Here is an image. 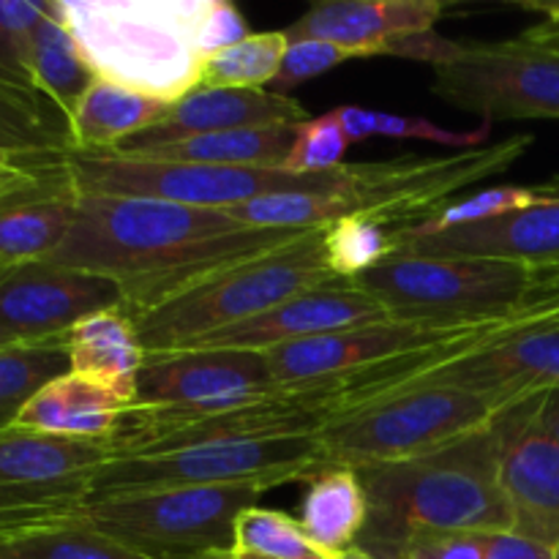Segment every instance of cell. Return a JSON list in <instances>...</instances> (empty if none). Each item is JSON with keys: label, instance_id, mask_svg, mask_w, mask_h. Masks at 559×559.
<instances>
[{"label": "cell", "instance_id": "cell-19", "mask_svg": "<svg viewBox=\"0 0 559 559\" xmlns=\"http://www.w3.org/2000/svg\"><path fill=\"white\" fill-rule=\"evenodd\" d=\"M385 320H393V317L388 314V309L374 295L349 282H336L298 295V298L287 300V304L276 306V309L265 311L249 322L207 333V336L197 338L180 349H254V353H267L273 347H284V344L306 342V338L328 336V333Z\"/></svg>", "mask_w": 559, "mask_h": 559}, {"label": "cell", "instance_id": "cell-42", "mask_svg": "<svg viewBox=\"0 0 559 559\" xmlns=\"http://www.w3.org/2000/svg\"><path fill=\"white\" fill-rule=\"evenodd\" d=\"M555 546L540 544L522 533H495L486 540V559H555Z\"/></svg>", "mask_w": 559, "mask_h": 559}, {"label": "cell", "instance_id": "cell-23", "mask_svg": "<svg viewBox=\"0 0 559 559\" xmlns=\"http://www.w3.org/2000/svg\"><path fill=\"white\" fill-rule=\"evenodd\" d=\"M126 413H129V404L123 399L69 371L44 385L27 402L11 429L69 437V440L109 442Z\"/></svg>", "mask_w": 559, "mask_h": 559}, {"label": "cell", "instance_id": "cell-44", "mask_svg": "<svg viewBox=\"0 0 559 559\" xmlns=\"http://www.w3.org/2000/svg\"><path fill=\"white\" fill-rule=\"evenodd\" d=\"M52 162H58V158H44V162H27V164H16V167H9V169H0V200L14 194V191L25 189V186H31L33 180H38V175L44 173V167Z\"/></svg>", "mask_w": 559, "mask_h": 559}, {"label": "cell", "instance_id": "cell-40", "mask_svg": "<svg viewBox=\"0 0 559 559\" xmlns=\"http://www.w3.org/2000/svg\"><path fill=\"white\" fill-rule=\"evenodd\" d=\"M251 36L246 16L227 0H200L194 20V49L202 60L216 58L224 49L235 47Z\"/></svg>", "mask_w": 559, "mask_h": 559}, {"label": "cell", "instance_id": "cell-37", "mask_svg": "<svg viewBox=\"0 0 559 559\" xmlns=\"http://www.w3.org/2000/svg\"><path fill=\"white\" fill-rule=\"evenodd\" d=\"M349 140L338 123L336 112L309 118L298 126L295 145L289 151L284 169L293 175H328L344 167V153Z\"/></svg>", "mask_w": 559, "mask_h": 559}, {"label": "cell", "instance_id": "cell-16", "mask_svg": "<svg viewBox=\"0 0 559 559\" xmlns=\"http://www.w3.org/2000/svg\"><path fill=\"white\" fill-rule=\"evenodd\" d=\"M123 304V289L112 278L47 260L22 262L0 278V331L14 344L52 342Z\"/></svg>", "mask_w": 559, "mask_h": 559}, {"label": "cell", "instance_id": "cell-6", "mask_svg": "<svg viewBox=\"0 0 559 559\" xmlns=\"http://www.w3.org/2000/svg\"><path fill=\"white\" fill-rule=\"evenodd\" d=\"M63 164L80 197H147L211 211H229L267 194L333 191L347 183V164L328 175H293L287 169L213 167L80 151L66 153Z\"/></svg>", "mask_w": 559, "mask_h": 559}, {"label": "cell", "instance_id": "cell-35", "mask_svg": "<svg viewBox=\"0 0 559 559\" xmlns=\"http://www.w3.org/2000/svg\"><path fill=\"white\" fill-rule=\"evenodd\" d=\"M533 200L535 186H495V189H484L473 197L451 200L448 205H442L440 211L431 213L426 222H420L418 227L399 233V238H404V235H437L448 233V229L473 227V224H484L489 222V218L522 211V207L530 205Z\"/></svg>", "mask_w": 559, "mask_h": 559}, {"label": "cell", "instance_id": "cell-32", "mask_svg": "<svg viewBox=\"0 0 559 559\" xmlns=\"http://www.w3.org/2000/svg\"><path fill=\"white\" fill-rule=\"evenodd\" d=\"M322 249H325V260L333 276L338 282H355L364 273L391 260L399 251V240L396 233L388 229L385 224L358 213V216L328 224Z\"/></svg>", "mask_w": 559, "mask_h": 559}, {"label": "cell", "instance_id": "cell-47", "mask_svg": "<svg viewBox=\"0 0 559 559\" xmlns=\"http://www.w3.org/2000/svg\"><path fill=\"white\" fill-rule=\"evenodd\" d=\"M16 164H27V162H25V158H16V156H11V153L0 151V169L16 167Z\"/></svg>", "mask_w": 559, "mask_h": 559}, {"label": "cell", "instance_id": "cell-51", "mask_svg": "<svg viewBox=\"0 0 559 559\" xmlns=\"http://www.w3.org/2000/svg\"><path fill=\"white\" fill-rule=\"evenodd\" d=\"M235 559H262V557H235Z\"/></svg>", "mask_w": 559, "mask_h": 559}, {"label": "cell", "instance_id": "cell-20", "mask_svg": "<svg viewBox=\"0 0 559 559\" xmlns=\"http://www.w3.org/2000/svg\"><path fill=\"white\" fill-rule=\"evenodd\" d=\"M304 104L273 91H238V87H197L175 102L156 126L131 136L118 147L120 156H145L156 147L191 136L222 134V131L262 129V126L306 123Z\"/></svg>", "mask_w": 559, "mask_h": 559}, {"label": "cell", "instance_id": "cell-3", "mask_svg": "<svg viewBox=\"0 0 559 559\" xmlns=\"http://www.w3.org/2000/svg\"><path fill=\"white\" fill-rule=\"evenodd\" d=\"M98 80L175 104L202 85L200 0H55Z\"/></svg>", "mask_w": 559, "mask_h": 559}, {"label": "cell", "instance_id": "cell-12", "mask_svg": "<svg viewBox=\"0 0 559 559\" xmlns=\"http://www.w3.org/2000/svg\"><path fill=\"white\" fill-rule=\"evenodd\" d=\"M109 442L9 429L0 435V535L80 511Z\"/></svg>", "mask_w": 559, "mask_h": 559}, {"label": "cell", "instance_id": "cell-7", "mask_svg": "<svg viewBox=\"0 0 559 559\" xmlns=\"http://www.w3.org/2000/svg\"><path fill=\"white\" fill-rule=\"evenodd\" d=\"M506 409L495 399L462 388H415L322 431L325 469H364L426 456L486 429Z\"/></svg>", "mask_w": 559, "mask_h": 559}, {"label": "cell", "instance_id": "cell-21", "mask_svg": "<svg viewBox=\"0 0 559 559\" xmlns=\"http://www.w3.org/2000/svg\"><path fill=\"white\" fill-rule=\"evenodd\" d=\"M442 0H325L287 27V38H320L358 58L385 55L393 41L437 31Z\"/></svg>", "mask_w": 559, "mask_h": 559}, {"label": "cell", "instance_id": "cell-1", "mask_svg": "<svg viewBox=\"0 0 559 559\" xmlns=\"http://www.w3.org/2000/svg\"><path fill=\"white\" fill-rule=\"evenodd\" d=\"M304 233L243 227L227 211L147 197H76L69 238L47 262L112 278L123 289V311L136 314Z\"/></svg>", "mask_w": 559, "mask_h": 559}, {"label": "cell", "instance_id": "cell-29", "mask_svg": "<svg viewBox=\"0 0 559 559\" xmlns=\"http://www.w3.org/2000/svg\"><path fill=\"white\" fill-rule=\"evenodd\" d=\"M0 151L25 162L66 156L71 151L69 120L41 93L0 82Z\"/></svg>", "mask_w": 559, "mask_h": 559}, {"label": "cell", "instance_id": "cell-41", "mask_svg": "<svg viewBox=\"0 0 559 559\" xmlns=\"http://www.w3.org/2000/svg\"><path fill=\"white\" fill-rule=\"evenodd\" d=\"M486 540L480 533H418L399 559H486Z\"/></svg>", "mask_w": 559, "mask_h": 559}, {"label": "cell", "instance_id": "cell-24", "mask_svg": "<svg viewBox=\"0 0 559 559\" xmlns=\"http://www.w3.org/2000/svg\"><path fill=\"white\" fill-rule=\"evenodd\" d=\"M71 374L107 388L126 404H134L136 377L145 349L123 309L98 311L66 333Z\"/></svg>", "mask_w": 559, "mask_h": 559}, {"label": "cell", "instance_id": "cell-43", "mask_svg": "<svg viewBox=\"0 0 559 559\" xmlns=\"http://www.w3.org/2000/svg\"><path fill=\"white\" fill-rule=\"evenodd\" d=\"M524 9L538 11L540 20L522 31V38L533 47L559 55V0L557 3H524Z\"/></svg>", "mask_w": 559, "mask_h": 559}, {"label": "cell", "instance_id": "cell-2", "mask_svg": "<svg viewBox=\"0 0 559 559\" xmlns=\"http://www.w3.org/2000/svg\"><path fill=\"white\" fill-rule=\"evenodd\" d=\"M369 519L358 549L399 559L418 533L513 530V511L500 484V418L486 429L426 456L358 469Z\"/></svg>", "mask_w": 559, "mask_h": 559}, {"label": "cell", "instance_id": "cell-8", "mask_svg": "<svg viewBox=\"0 0 559 559\" xmlns=\"http://www.w3.org/2000/svg\"><path fill=\"white\" fill-rule=\"evenodd\" d=\"M533 134H516L451 156H402L391 162L347 164V183L328 194V218H377L399 233L418 227L467 186L511 169L533 147Z\"/></svg>", "mask_w": 559, "mask_h": 559}, {"label": "cell", "instance_id": "cell-18", "mask_svg": "<svg viewBox=\"0 0 559 559\" xmlns=\"http://www.w3.org/2000/svg\"><path fill=\"white\" fill-rule=\"evenodd\" d=\"M396 254L478 257V260L516 262L544 273L557 271L559 178L535 186V200L508 216L437 235H404L399 238Z\"/></svg>", "mask_w": 559, "mask_h": 559}, {"label": "cell", "instance_id": "cell-33", "mask_svg": "<svg viewBox=\"0 0 559 559\" xmlns=\"http://www.w3.org/2000/svg\"><path fill=\"white\" fill-rule=\"evenodd\" d=\"M287 33H251L235 47L224 49L216 58L202 66L200 87H238V91H262L278 74L284 52H287Z\"/></svg>", "mask_w": 559, "mask_h": 559}, {"label": "cell", "instance_id": "cell-5", "mask_svg": "<svg viewBox=\"0 0 559 559\" xmlns=\"http://www.w3.org/2000/svg\"><path fill=\"white\" fill-rule=\"evenodd\" d=\"M393 320H478L511 314L546 295V273L478 257L393 254L355 278Z\"/></svg>", "mask_w": 559, "mask_h": 559}, {"label": "cell", "instance_id": "cell-46", "mask_svg": "<svg viewBox=\"0 0 559 559\" xmlns=\"http://www.w3.org/2000/svg\"><path fill=\"white\" fill-rule=\"evenodd\" d=\"M333 559H377V557H371L369 551H364V549H358V546H353V549L342 551V555L333 557Z\"/></svg>", "mask_w": 559, "mask_h": 559}, {"label": "cell", "instance_id": "cell-45", "mask_svg": "<svg viewBox=\"0 0 559 559\" xmlns=\"http://www.w3.org/2000/svg\"><path fill=\"white\" fill-rule=\"evenodd\" d=\"M538 418L549 429V435L559 442V391L538 396Z\"/></svg>", "mask_w": 559, "mask_h": 559}, {"label": "cell", "instance_id": "cell-11", "mask_svg": "<svg viewBox=\"0 0 559 559\" xmlns=\"http://www.w3.org/2000/svg\"><path fill=\"white\" fill-rule=\"evenodd\" d=\"M431 93L484 123L559 120V55L522 36L462 41L456 58L435 66Z\"/></svg>", "mask_w": 559, "mask_h": 559}, {"label": "cell", "instance_id": "cell-30", "mask_svg": "<svg viewBox=\"0 0 559 559\" xmlns=\"http://www.w3.org/2000/svg\"><path fill=\"white\" fill-rule=\"evenodd\" d=\"M0 559H147L93 530L80 511L0 535Z\"/></svg>", "mask_w": 559, "mask_h": 559}, {"label": "cell", "instance_id": "cell-34", "mask_svg": "<svg viewBox=\"0 0 559 559\" xmlns=\"http://www.w3.org/2000/svg\"><path fill=\"white\" fill-rule=\"evenodd\" d=\"M235 557L262 559H331L322 555L298 519L251 506L235 519Z\"/></svg>", "mask_w": 559, "mask_h": 559}, {"label": "cell", "instance_id": "cell-13", "mask_svg": "<svg viewBox=\"0 0 559 559\" xmlns=\"http://www.w3.org/2000/svg\"><path fill=\"white\" fill-rule=\"evenodd\" d=\"M426 385L484 393L502 407L559 391V293H549L508 333L426 377Z\"/></svg>", "mask_w": 559, "mask_h": 559}, {"label": "cell", "instance_id": "cell-9", "mask_svg": "<svg viewBox=\"0 0 559 559\" xmlns=\"http://www.w3.org/2000/svg\"><path fill=\"white\" fill-rule=\"evenodd\" d=\"M325 469L320 437L207 442L162 456L109 459L91 484L87 502L205 486H276L311 480Z\"/></svg>", "mask_w": 559, "mask_h": 559}, {"label": "cell", "instance_id": "cell-17", "mask_svg": "<svg viewBox=\"0 0 559 559\" xmlns=\"http://www.w3.org/2000/svg\"><path fill=\"white\" fill-rule=\"evenodd\" d=\"M500 484L513 533L559 546V442L538 418V396L500 415Z\"/></svg>", "mask_w": 559, "mask_h": 559}, {"label": "cell", "instance_id": "cell-52", "mask_svg": "<svg viewBox=\"0 0 559 559\" xmlns=\"http://www.w3.org/2000/svg\"><path fill=\"white\" fill-rule=\"evenodd\" d=\"M555 559H559V546H557V551H555Z\"/></svg>", "mask_w": 559, "mask_h": 559}, {"label": "cell", "instance_id": "cell-39", "mask_svg": "<svg viewBox=\"0 0 559 559\" xmlns=\"http://www.w3.org/2000/svg\"><path fill=\"white\" fill-rule=\"evenodd\" d=\"M491 123H480L473 131H456L445 129V126H437L426 118H407V115H391V112H377L369 109V134L371 136H391V140H424V142H437V145L459 147V151H467V147H484L486 136H489Z\"/></svg>", "mask_w": 559, "mask_h": 559}, {"label": "cell", "instance_id": "cell-49", "mask_svg": "<svg viewBox=\"0 0 559 559\" xmlns=\"http://www.w3.org/2000/svg\"><path fill=\"white\" fill-rule=\"evenodd\" d=\"M5 271H9V265H0V278H3ZM11 344H14V342H11V338L5 336L3 331H0V347H11Z\"/></svg>", "mask_w": 559, "mask_h": 559}, {"label": "cell", "instance_id": "cell-28", "mask_svg": "<svg viewBox=\"0 0 559 559\" xmlns=\"http://www.w3.org/2000/svg\"><path fill=\"white\" fill-rule=\"evenodd\" d=\"M298 126H262V129H238L222 131V134L191 136V140L173 142V145L156 147V151L134 158L213 164V167L284 169V162H287L289 151L295 145Z\"/></svg>", "mask_w": 559, "mask_h": 559}, {"label": "cell", "instance_id": "cell-22", "mask_svg": "<svg viewBox=\"0 0 559 559\" xmlns=\"http://www.w3.org/2000/svg\"><path fill=\"white\" fill-rule=\"evenodd\" d=\"M63 158L47 164L31 186L0 200V265L49 260L69 238L80 194Z\"/></svg>", "mask_w": 559, "mask_h": 559}, {"label": "cell", "instance_id": "cell-25", "mask_svg": "<svg viewBox=\"0 0 559 559\" xmlns=\"http://www.w3.org/2000/svg\"><path fill=\"white\" fill-rule=\"evenodd\" d=\"M169 107L173 104L96 76V82L87 87V93L69 118L71 151H118L131 136L156 126L169 112Z\"/></svg>", "mask_w": 559, "mask_h": 559}, {"label": "cell", "instance_id": "cell-31", "mask_svg": "<svg viewBox=\"0 0 559 559\" xmlns=\"http://www.w3.org/2000/svg\"><path fill=\"white\" fill-rule=\"evenodd\" d=\"M69 371L66 338L0 347V435L16 424L22 409L44 385Z\"/></svg>", "mask_w": 559, "mask_h": 559}, {"label": "cell", "instance_id": "cell-50", "mask_svg": "<svg viewBox=\"0 0 559 559\" xmlns=\"http://www.w3.org/2000/svg\"><path fill=\"white\" fill-rule=\"evenodd\" d=\"M207 559H235V555H222V557H207Z\"/></svg>", "mask_w": 559, "mask_h": 559}, {"label": "cell", "instance_id": "cell-10", "mask_svg": "<svg viewBox=\"0 0 559 559\" xmlns=\"http://www.w3.org/2000/svg\"><path fill=\"white\" fill-rule=\"evenodd\" d=\"M265 486H205L85 502L80 516L115 544L147 559L235 555V519Z\"/></svg>", "mask_w": 559, "mask_h": 559}, {"label": "cell", "instance_id": "cell-14", "mask_svg": "<svg viewBox=\"0 0 559 559\" xmlns=\"http://www.w3.org/2000/svg\"><path fill=\"white\" fill-rule=\"evenodd\" d=\"M273 380L265 353L173 349L145 355L131 407L167 413H218L267 396Z\"/></svg>", "mask_w": 559, "mask_h": 559}, {"label": "cell", "instance_id": "cell-48", "mask_svg": "<svg viewBox=\"0 0 559 559\" xmlns=\"http://www.w3.org/2000/svg\"><path fill=\"white\" fill-rule=\"evenodd\" d=\"M549 293H559V267L557 271L546 273V295Z\"/></svg>", "mask_w": 559, "mask_h": 559}, {"label": "cell", "instance_id": "cell-26", "mask_svg": "<svg viewBox=\"0 0 559 559\" xmlns=\"http://www.w3.org/2000/svg\"><path fill=\"white\" fill-rule=\"evenodd\" d=\"M369 519L364 480L358 469L331 467L309 480L300 500L298 522L325 557H338L358 544Z\"/></svg>", "mask_w": 559, "mask_h": 559}, {"label": "cell", "instance_id": "cell-4", "mask_svg": "<svg viewBox=\"0 0 559 559\" xmlns=\"http://www.w3.org/2000/svg\"><path fill=\"white\" fill-rule=\"evenodd\" d=\"M325 227L265 254L222 267L153 309L129 314L145 355L173 353L207 333L240 325L298 295L336 284L322 249Z\"/></svg>", "mask_w": 559, "mask_h": 559}, {"label": "cell", "instance_id": "cell-27", "mask_svg": "<svg viewBox=\"0 0 559 559\" xmlns=\"http://www.w3.org/2000/svg\"><path fill=\"white\" fill-rule=\"evenodd\" d=\"M31 76L33 87L63 115L66 120L82 102L87 87L96 82V74L87 66L80 44L71 36L66 22L60 20L55 0L49 3L47 16L36 25L31 38Z\"/></svg>", "mask_w": 559, "mask_h": 559}, {"label": "cell", "instance_id": "cell-36", "mask_svg": "<svg viewBox=\"0 0 559 559\" xmlns=\"http://www.w3.org/2000/svg\"><path fill=\"white\" fill-rule=\"evenodd\" d=\"M49 3L0 0V82L22 91H36L31 76V38L47 16ZM38 93V91H36Z\"/></svg>", "mask_w": 559, "mask_h": 559}, {"label": "cell", "instance_id": "cell-15", "mask_svg": "<svg viewBox=\"0 0 559 559\" xmlns=\"http://www.w3.org/2000/svg\"><path fill=\"white\" fill-rule=\"evenodd\" d=\"M527 309V306H524ZM522 311V309H519ZM519 311L497 317H478V320H385L371 325L349 328V331L328 333V336L306 338V342L284 344L267 349L273 380L300 382L317 377L342 374V371L364 369V366L382 364V360L402 358V355L420 353L437 344L456 342V338L475 336L500 322L511 320Z\"/></svg>", "mask_w": 559, "mask_h": 559}, {"label": "cell", "instance_id": "cell-38", "mask_svg": "<svg viewBox=\"0 0 559 559\" xmlns=\"http://www.w3.org/2000/svg\"><path fill=\"white\" fill-rule=\"evenodd\" d=\"M358 55H353L349 49L336 47V44L320 41V38H293L287 44V52H284L282 66H278L276 80L271 82L273 93H282L287 96L293 87L304 85V82L314 80V76L333 71L336 66L355 60Z\"/></svg>", "mask_w": 559, "mask_h": 559}]
</instances>
